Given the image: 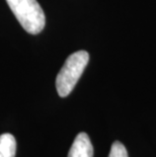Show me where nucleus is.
<instances>
[{
    "label": "nucleus",
    "mask_w": 156,
    "mask_h": 157,
    "mask_svg": "<svg viewBox=\"0 0 156 157\" xmlns=\"http://www.w3.org/2000/svg\"><path fill=\"white\" fill-rule=\"evenodd\" d=\"M6 2L25 32L38 35L44 29L45 13L36 0H6Z\"/></svg>",
    "instance_id": "obj_2"
},
{
    "label": "nucleus",
    "mask_w": 156,
    "mask_h": 157,
    "mask_svg": "<svg viewBox=\"0 0 156 157\" xmlns=\"http://www.w3.org/2000/svg\"><path fill=\"white\" fill-rule=\"evenodd\" d=\"M108 157H128L127 149L121 142L116 141L112 143Z\"/></svg>",
    "instance_id": "obj_5"
},
{
    "label": "nucleus",
    "mask_w": 156,
    "mask_h": 157,
    "mask_svg": "<svg viewBox=\"0 0 156 157\" xmlns=\"http://www.w3.org/2000/svg\"><path fill=\"white\" fill-rule=\"evenodd\" d=\"M16 140L13 135L5 133L0 135V157H15Z\"/></svg>",
    "instance_id": "obj_4"
},
{
    "label": "nucleus",
    "mask_w": 156,
    "mask_h": 157,
    "mask_svg": "<svg viewBox=\"0 0 156 157\" xmlns=\"http://www.w3.org/2000/svg\"><path fill=\"white\" fill-rule=\"evenodd\" d=\"M68 157H93V147L86 133H79L76 136Z\"/></svg>",
    "instance_id": "obj_3"
},
{
    "label": "nucleus",
    "mask_w": 156,
    "mask_h": 157,
    "mask_svg": "<svg viewBox=\"0 0 156 157\" xmlns=\"http://www.w3.org/2000/svg\"><path fill=\"white\" fill-rule=\"evenodd\" d=\"M89 60L86 51H77L68 57L60 72L56 77V88L61 98H66L71 93Z\"/></svg>",
    "instance_id": "obj_1"
}]
</instances>
